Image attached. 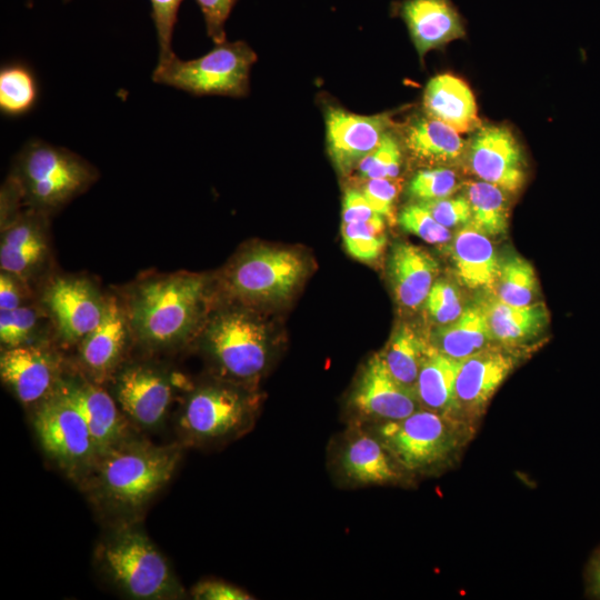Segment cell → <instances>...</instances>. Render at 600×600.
Returning a JSON list of instances; mask_svg holds the SVG:
<instances>
[{"instance_id":"4","label":"cell","mask_w":600,"mask_h":600,"mask_svg":"<svg viewBox=\"0 0 600 600\" xmlns=\"http://www.w3.org/2000/svg\"><path fill=\"white\" fill-rule=\"evenodd\" d=\"M256 60V52L244 41L226 40L200 58L184 61L174 54L157 63L152 80L196 96L243 97L249 92Z\"/></svg>"},{"instance_id":"45","label":"cell","mask_w":600,"mask_h":600,"mask_svg":"<svg viewBox=\"0 0 600 600\" xmlns=\"http://www.w3.org/2000/svg\"><path fill=\"white\" fill-rule=\"evenodd\" d=\"M192 596L200 600H249L252 599L243 590L221 581H202L198 583Z\"/></svg>"},{"instance_id":"32","label":"cell","mask_w":600,"mask_h":600,"mask_svg":"<svg viewBox=\"0 0 600 600\" xmlns=\"http://www.w3.org/2000/svg\"><path fill=\"white\" fill-rule=\"evenodd\" d=\"M492 292L499 300L512 306L534 303L539 287L532 264L518 254L501 258L499 276Z\"/></svg>"},{"instance_id":"38","label":"cell","mask_w":600,"mask_h":600,"mask_svg":"<svg viewBox=\"0 0 600 600\" xmlns=\"http://www.w3.org/2000/svg\"><path fill=\"white\" fill-rule=\"evenodd\" d=\"M398 221L404 231L431 244H443L452 239L450 230L440 224L420 202L404 207Z\"/></svg>"},{"instance_id":"21","label":"cell","mask_w":600,"mask_h":600,"mask_svg":"<svg viewBox=\"0 0 600 600\" xmlns=\"http://www.w3.org/2000/svg\"><path fill=\"white\" fill-rule=\"evenodd\" d=\"M451 258L456 276L469 289L493 291L499 276V258L490 237L470 223L452 238Z\"/></svg>"},{"instance_id":"14","label":"cell","mask_w":600,"mask_h":600,"mask_svg":"<svg viewBox=\"0 0 600 600\" xmlns=\"http://www.w3.org/2000/svg\"><path fill=\"white\" fill-rule=\"evenodd\" d=\"M350 402L358 413L383 421L403 419L421 407L416 390L392 376L380 352L363 367Z\"/></svg>"},{"instance_id":"36","label":"cell","mask_w":600,"mask_h":600,"mask_svg":"<svg viewBox=\"0 0 600 600\" xmlns=\"http://www.w3.org/2000/svg\"><path fill=\"white\" fill-rule=\"evenodd\" d=\"M459 188L457 173L448 168H432L418 171L411 179L408 192L419 202L450 197Z\"/></svg>"},{"instance_id":"13","label":"cell","mask_w":600,"mask_h":600,"mask_svg":"<svg viewBox=\"0 0 600 600\" xmlns=\"http://www.w3.org/2000/svg\"><path fill=\"white\" fill-rule=\"evenodd\" d=\"M392 124L390 113L361 116L343 109L326 112L327 148L337 170L348 174L382 141Z\"/></svg>"},{"instance_id":"26","label":"cell","mask_w":600,"mask_h":600,"mask_svg":"<svg viewBox=\"0 0 600 600\" xmlns=\"http://www.w3.org/2000/svg\"><path fill=\"white\" fill-rule=\"evenodd\" d=\"M461 363L430 347L416 383L421 407L458 421L456 381Z\"/></svg>"},{"instance_id":"1","label":"cell","mask_w":600,"mask_h":600,"mask_svg":"<svg viewBox=\"0 0 600 600\" xmlns=\"http://www.w3.org/2000/svg\"><path fill=\"white\" fill-rule=\"evenodd\" d=\"M204 279L172 274L141 283L130 300V324L140 340L164 348L192 331L203 301Z\"/></svg>"},{"instance_id":"6","label":"cell","mask_w":600,"mask_h":600,"mask_svg":"<svg viewBox=\"0 0 600 600\" xmlns=\"http://www.w3.org/2000/svg\"><path fill=\"white\" fill-rule=\"evenodd\" d=\"M463 423L419 409L410 416L383 421L377 437L394 461L409 471H423L446 461L461 444Z\"/></svg>"},{"instance_id":"11","label":"cell","mask_w":600,"mask_h":600,"mask_svg":"<svg viewBox=\"0 0 600 600\" xmlns=\"http://www.w3.org/2000/svg\"><path fill=\"white\" fill-rule=\"evenodd\" d=\"M514 357L493 346L462 360L456 381L457 419L468 428L512 372Z\"/></svg>"},{"instance_id":"43","label":"cell","mask_w":600,"mask_h":600,"mask_svg":"<svg viewBox=\"0 0 600 600\" xmlns=\"http://www.w3.org/2000/svg\"><path fill=\"white\" fill-rule=\"evenodd\" d=\"M206 21L207 32L218 44L226 41L224 23L237 0H196Z\"/></svg>"},{"instance_id":"47","label":"cell","mask_w":600,"mask_h":600,"mask_svg":"<svg viewBox=\"0 0 600 600\" xmlns=\"http://www.w3.org/2000/svg\"><path fill=\"white\" fill-rule=\"evenodd\" d=\"M590 587L596 596H600V550L592 558L589 567Z\"/></svg>"},{"instance_id":"31","label":"cell","mask_w":600,"mask_h":600,"mask_svg":"<svg viewBox=\"0 0 600 600\" xmlns=\"http://www.w3.org/2000/svg\"><path fill=\"white\" fill-rule=\"evenodd\" d=\"M500 187L482 180L467 183L466 197L471 209V222L489 237L502 234L508 229L509 201Z\"/></svg>"},{"instance_id":"12","label":"cell","mask_w":600,"mask_h":600,"mask_svg":"<svg viewBox=\"0 0 600 600\" xmlns=\"http://www.w3.org/2000/svg\"><path fill=\"white\" fill-rule=\"evenodd\" d=\"M43 301L61 339L68 343H80L99 324L107 304L90 281L71 277L52 280Z\"/></svg>"},{"instance_id":"9","label":"cell","mask_w":600,"mask_h":600,"mask_svg":"<svg viewBox=\"0 0 600 600\" xmlns=\"http://www.w3.org/2000/svg\"><path fill=\"white\" fill-rule=\"evenodd\" d=\"M206 344L221 369L234 378H253L266 367V328L243 312L217 316L206 331Z\"/></svg>"},{"instance_id":"41","label":"cell","mask_w":600,"mask_h":600,"mask_svg":"<svg viewBox=\"0 0 600 600\" xmlns=\"http://www.w3.org/2000/svg\"><path fill=\"white\" fill-rule=\"evenodd\" d=\"M432 217L448 229L471 222V209L466 196L420 202Z\"/></svg>"},{"instance_id":"42","label":"cell","mask_w":600,"mask_h":600,"mask_svg":"<svg viewBox=\"0 0 600 600\" xmlns=\"http://www.w3.org/2000/svg\"><path fill=\"white\" fill-rule=\"evenodd\" d=\"M400 191L397 178H378L366 181L362 193L376 212L383 218H391L393 204Z\"/></svg>"},{"instance_id":"15","label":"cell","mask_w":600,"mask_h":600,"mask_svg":"<svg viewBox=\"0 0 600 600\" xmlns=\"http://www.w3.org/2000/svg\"><path fill=\"white\" fill-rule=\"evenodd\" d=\"M249 413L247 400L236 390L208 386L188 399L181 428L198 439H217L243 426Z\"/></svg>"},{"instance_id":"34","label":"cell","mask_w":600,"mask_h":600,"mask_svg":"<svg viewBox=\"0 0 600 600\" xmlns=\"http://www.w3.org/2000/svg\"><path fill=\"white\" fill-rule=\"evenodd\" d=\"M341 233L348 253L362 262L374 261L386 246L384 218L382 216L368 221L342 222Z\"/></svg>"},{"instance_id":"25","label":"cell","mask_w":600,"mask_h":600,"mask_svg":"<svg viewBox=\"0 0 600 600\" xmlns=\"http://www.w3.org/2000/svg\"><path fill=\"white\" fill-rule=\"evenodd\" d=\"M493 340L503 346L524 344L538 337L547 327L549 313L542 302L512 306L494 294L481 300Z\"/></svg>"},{"instance_id":"28","label":"cell","mask_w":600,"mask_h":600,"mask_svg":"<svg viewBox=\"0 0 600 600\" xmlns=\"http://www.w3.org/2000/svg\"><path fill=\"white\" fill-rule=\"evenodd\" d=\"M410 154L426 164H451L466 156L467 143L448 124L430 118L412 122L404 136Z\"/></svg>"},{"instance_id":"27","label":"cell","mask_w":600,"mask_h":600,"mask_svg":"<svg viewBox=\"0 0 600 600\" xmlns=\"http://www.w3.org/2000/svg\"><path fill=\"white\" fill-rule=\"evenodd\" d=\"M493 341L488 318L480 301L464 307L457 320L438 327L429 339L434 349L458 360H463L491 347Z\"/></svg>"},{"instance_id":"29","label":"cell","mask_w":600,"mask_h":600,"mask_svg":"<svg viewBox=\"0 0 600 600\" xmlns=\"http://www.w3.org/2000/svg\"><path fill=\"white\" fill-rule=\"evenodd\" d=\"M393 458L378 437L359 433L350 439L340 458L344 477L359 484H381L398 479Z\"/></svg>"},{"instance_id":"30","label":"cell","mask_w":600,"mask_h":600,"mask_svg":"<svg viewBox=\"0 0 600 600\" xmlns=\"http://www.w3.org/2000/svg\"><path fill=\"white\" fill-rule=\"evenodd\" d=\"M430 347L429 340L417 329L403 323L394 330L380 353L392 376L416 390L419 371Z\"/></svg>"},{"instance_id":"33","label":"cell","mask_w":600,"mask_h":600,"mask_svg":"<svg viewBox=\"0 0 600 600\" xmlns=\"http://www.w3.org/2000/svg\"><path fill=\"white\" fill-rule=\"evenodd\" d=\"M34 74L23 63L6 64L0 70V110L9 117L28 113L37 103Z\"/></svg>"},{"instance_id":"10","label":"cell","mask_w":600,"mask_h":600,"mask_svg":"<svg viewBox=\"0 0 600 600\" xmlns=\"http://www.w3.org/2000/svg\"><path fill=\"white\" fill-rule=\"evenodd\" d=\"M466 158L473 174L507 192H517L526 181L522 149L506 127H479L467 146Z\"/></svg>"},{"instance_id":"17","label":"cell","mask_w":600,"mask_h":600,"mask_svg":"<svg viewBox=\"0 0 600 600\" xmlns=\"http://www.w3.org/2000/svg\"><path fill=\"white\" fill-rule=\"evenodd\" d=\"M116 399L127 417L144 428H153L168 411L171 386L156 368L131 366L117 378Z\"/></svg>"},{"instance_id":"40","label":"cell","mask_w":600,"mask_h":600,"mask_svg":"<svg viewBox=\"0 0 600 600\" xmlns=\"http://www.w3.org/2000/svg\"><path fill=\"white\" fill-rule=\"evenodd\" d=\"M181 2L182 0H150L159 44L158 63L166 62L174 56L171 41Z\"/></svg>"},{"instance_id":"19","label":"cell","mask_w":600,"mask_h":600,"mask_svg":"<svg viewBox=\"0 0 600 600\" xmlns=\"http://www.w3.org/2000/svg\"><path fill=\"white\" fill-rule=\"evenodd\" d=\"M1 379L23 403L36 402L52 393L58 381L51 353L31 344L7 348L0 358Z\"/></svg>"},{"instance_id":"24","label":"cell","mask_w":600,"mask_h":600,"mask_svg":"<svg viewBox=\"0 0 600 600\" xmlns=\"http://www.w3.org/2000/svg\"><path fill=\"white\" fill-rule=\"evenodd\" d=\"M423 108L428 117L437 119L459 133L478 129L477 104L468 84L452 76L439 74L424 89Z\"/></svg>"},{"instance_id":"7","label":"cell","mask_w":600,"mask_h":600,"mask_svg":"<svg viewBox=\"0 0 600 600\" xmlns=\"http://www.w3.org/2000/svg\"><path fill=\"white\" fill-rule=\"evenodd\" d=\"M33 422L43 450L66 472L77 477L92 470L99 454L84 418L71 401L53 390Z\"/></svg>"},{"instance_id":"20","label":"cell","mask_w":600,"mask_h":600,"mask_svg":"<svg viewBox=\"0 0 600 600\" xmlns=\"http://www.w3.org/2000/svg\"><path fill=\"white\" fill-rule=\"evenodd\" d=\"M439 272L437 260L422 248L409 242L393 246L388 274L398 303L408 310H417L426 298Z\"/></svg>"},{"instance_id":"2","label":"cell","mask_w":600,"mask_h":600,"mask_svg":"<svg viewBox=\"0 0 600 600\" xmlns=\"http://www.w3.org/2000/svg\"><path fill=\"white\" fill-rule=\"evenodd\" d=\"M179 458L180 452L173 447L127 439L99 457L91 471L107 501L128 510L138 509L171 479Z\"/></svg>"},{"instance_id":"22","label":"cell","mask_w":600,"mask_h":600,"mask_svg":"<svg viewBox=\"0 0 600 600\" xmlns=\"http://www.w3.org/2000/svg\"><path fill=\"white\" fill-rule=\"evenodd\" d=\"M31 210L11 221L1 237V271L19 279L30 276L43 262L48 251L43 212Z\"/></svg>"},{"instance_id":"44","label":"cell","mask_w":600,"mask_h":600,"mask_svg":"<svg viewBox=\"0 0 600 600\" xmlns=\"http://www.w3.org/2000/svg\"><path fill=\"white\" fill-rule=\"evenodd\" d=\"M370 206L362 191L349 189L346 191L342 202V222L368 221L379 217Z\"/></svg>"},{"instance_id":"48","label":"cell","mask_w":600,"mask_h":600,"mask_svg":"<svg viewBox=\"0 0 600 600\" xmlns=\"http://www.w3.org/2000/svg\"><path fill=\"white\" fill-rule=\"evenodd\" d=\"M64 1H69V0H64Z\"/></svg>"},{"instance_id":"39","label":"cell","mask_w":600,"mask_h":600,"mask_svg":"<svg viewBox=\"0 0 600 600\" xmlns=\"http://www.w3.org/2000/svg\"><path fill=\"white\" fill-rule=\"evenodd\" d=\"M38 313L32 307L20 306L0 311V340L7 348L24 344L37 327Z\"/></svg>"},{"instance_id":"8","label":"cell","mask_w":600,"mask_h":600,"mask_svg":"<svg viewBox=\"0 0 600 600\" xmlns=\"http://www.w3.org/2000/svg\"><path fill=\"white\" fill-rule=\"evenodd\" d=\"M306 262L289 249L257 247L240 256L227 274L229 291L247 301L288 298L303 279Z\"/></svg>"},{"instance_id":"46","label":"cell","mask_w":600,"mask_h":600,"mask_svg":"<svg viewBox=\"0 0 600 600\" xmlns=\"http://www.w3.org/2000/svg\"><path fill=\"white\" fill-rule=\"evenodd\" d=\"M16 276L1 271L0 311L13 310L22 306V292Z\"/></svg>"},{"instance_id":"37","label":"cell","mask_w":600,"mask_h":600,"mask_svg":"<svg viewBox=\"0 0 600 600\" xmlns=\"http://www.w3.org/2000/svg\"><path fill=\"white\" fill-rule=\"evenodd\" d=\"M424 307L438 327L453 322L464 310L457 286L444 279L434 281L426 298Z\"/></svg>"},{"instance_id":"23","label":"cell","mask_w":600,"mask_h":600,"mask_svg":"<svg viewBox=\"0 0 600 600\" xmlns=\"http://www.w3.org/2000/svg\"><path fill=\"white\" fill-rule=\"evenodd\" d=\"M126 318L117 300L107 299L101 321L79 343L81 362L96 379L111 373L120 361L127 340Z\"/></svg>"},{"instance_id":"3","label":"cell","mask_w":600,"mask_h":600,"mask_svg":"<svg viewBox=\"0 0 600 600\" xmlns=\"http://www.w3.org/2000/svg\"><path fill=\"white\" fill-rule=\"evenodd\" d=\"M97 170L70 150L30 140L14 160L10 178L31 209L56 210L94 182Z\"/></svg>"},{"instance_id":"16","label":"cell","mask_w":600,"mask_h":600,"mask_svg":"<svg viewBox=\"0 0 600 600\" xmlns=\"http://www.w3.org/2000/svg\"><path fill=\"white\" fill-rule=\"evenodd\" d=\"M56 391L84 418L99 457L128 438V422L114 400L100 387L81 379L58 381Z\"/></svg>"},{"instance_id":"35","label":"cell","mask_w":600,"mask_h":600,"mask_svg":"<svg viewBox=\"0 0 600 600\" xmlns=\"http://www.w3.org/2000/svg\"><path fill=\"white\" fill-rule=\"evenodd\" d=\"M402 153L397 138L389 131L380 144L356 167L361 179L398 178Z\"/></svg>"},{"instance_id":"5","label":"cell","mask_w":600,"mask_h":600,"mask_svg":"<svg viewBox=\"0 0 600 600\" xmlns=\"http://www.w3.org/2000/svg\"><path fill=\"white\" fill-rule=\"evenodd\" d=\"M100 559L114 583L133 598H172L178 591L166 559L138 529L118 530L102 546Z\"/></svg>"},{"instance_id":"18","label":"cell","mask_w":600,"mask_h":600,"mask_svg":"<svg viewBox=\"0 0 600 600\" xmlns=\"http://www.w3.org/2000/svg\"><path fill=\"white\" fill-rule=\"evenodd\" d=\"M397 12L421 58L432 49L464 37L463 19L451 0H402Z\"/></svg>"}]
</instances>
